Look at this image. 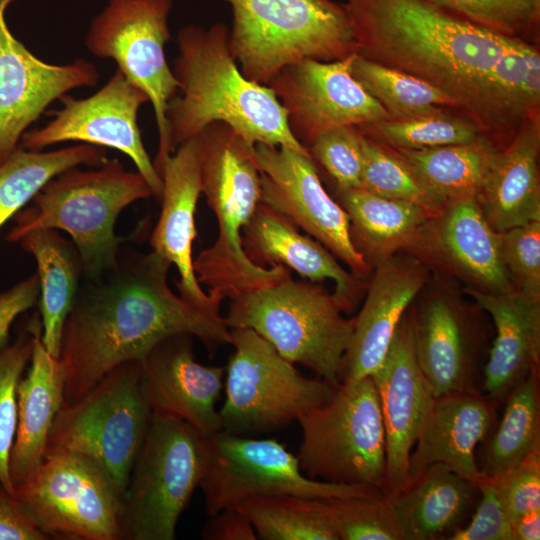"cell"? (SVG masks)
<instances>
[{
    "label": "cell",
    "instance_id": "1",
    "mask_svg": "<svg viewBox=\"0 0 540 540\" xmlns=\"http://www.w3.org/2000/svg\"><path fill=\"white\" fill-rule=\"evenodd\" d=\"M170 266L153 250L120 251L111 271L79 286L58 355L65 380L62 406L80 399L118 365L142 362L170 336L190 334L209 349L231 343L223 317L173 293Z\"/></svg>",
    "mask_w": 540,
    "mask_h": 540
},
{
    "label": "cell",
    "instance_id": "2",
    "mask_svg": "<svg viewBox=\"0 0 540 540\" xmlns=\"http://www.w3.org/2000/svg\"><path fill=\"white\" fill-rule=\"evenodd\" d=\"M355 54L443 91L497 150L509 143L496 98L494 69L519 40L428 0H346Z\"/></svg>",
    "mask_w": 540,
    "mask_h": 540
},
{
    "label": "cell",
    "instance_id": "3",
    "mask_svg": "<svg viewBox=\"0 0 540 540\" xmlns=\"http://www.w3.org/2000/svg\"><path fill=\"white\" fill-rule=\"evenodd\" d=\"M228 36L221 23L178 31L173 73L179 91L166 109L172 152L208 125L223 122L251 149L258 143L285 146L312 158L292 135L274 91L242 74Z\"/></svg>",
    "mask_w": 540,
    "mask_h": 540
},
{
    "label": "cell",
    "instance_id": "4",
    "mask_svg": "<svg viewBox=\"0 0 540 540\" xmlns=\"http://www.w3.org/2000/svg\"><path fill=\"white\" fill-rule=\"evenodd\" d=\"M201 187L217 224L214 244L193 260L199 284L209 294L238 299L291 278L283 265L269 269L244 252L242 230L260 202V172L252 150L227 124L214 122L198 136Z\"/></svg>",
    "mask_w": 540,
    "mask_h": 540
},
{
    "label": "cell",
    "instance_id": "5",
    "mask_svg": "<svg viewBox=\"0 0 540 540\" xmlns=\"http://www.w3.org/2000/svg\"><path fill=\"white\" fill-rule=\"evenodd\" d=\"M151 195L143 176L118 159L107 158L97 169L73 167L48 181L32 206L17 213L7 239L17 242L37 229L63 230L72 238L86 279H98L118 262L124 241L115 234L119 214Z\"/></svg>",
    "mask_w": 540,
    "mask_h": 540
},
{
    "label": "cell",
    "instance_id": "6",
    "mask_svg": "<svg viewBox=\"0 0 540 540\" xmlns=\"http://www.w3.org/2000/svg\"><path fill=\"white\" fill-rule=\"evenodd\" d=\"M233 25L228 44L242 74L268 85L285 66L332 62L355 53L344 4L332 0H227Z\"/></svg>",
    "mask_w": 540,
    "mask_h": 540
},
{
    "label": "cell",
    "instance_id": "7",
    "mask_svg": "<svg viewBox=\"0 0 540 540\" xmlns=\"http://www.w3.org/2000/svg\"><path fill=\"white\" fill-rule=\"evenodd\" d=\"M333 294L291 278L231 300L224 321L229 329L250 328L285 359L339 385L342 357L355 318H345Z\"/></svg>",
    "mask_w": 540,
    "mask_h": 540
},
{
    "label": "cell",
    "instance_id": "8",
    "mask_svg": "<svg viewBox=\"0 0 540 540\" xmlns=\"http://www.w3.org/2000/svg\"><path fill=\"white\" fill-rule=\"evenodd\" d=\"M297 421L302 439L296 456L304 475L386 494L385 432L371 376L340 382L328 402Z\"/></svg>",
    "mask_w": 540,
    "mask_h": 540
},
{
    "label": "cell",
    "instance_id": "9",
    "mask_svg": "<svg viewBox=\"0 0 540 540\" xmlns=\"http://www.w3.org/2000/svg\"><path fill=\"white\" fill-rule=\"evenodd\" d=\"M204 458L205 436L181 419L152 413L122 496V540H174Z\"/></svg>",
    "mask_w": 540,
    "mask_h": 540
},
{
    "label": "cell",
    "instance_id": "10",
    "mask_svg": "<svg viewBox=\"0 0 540 540\" xmlns=\"http://www.w3.org/2000/svg\"><path fill=\"white\" fill-rule=\"evenodd\" d=\"M141 367L140 361L120 364L80 399L62 406L45 451L91 459L122 496L152 417L140 389Z\"/></svg>",
    "mask_w": 540,
    "mask_h": 540
},
{
    "label": "cell",
    "instance_id": "11",
    "mask_svg": "<svg viewBox=\"0 0 540 540\" xmlns=\"http://www.w3.org/2000/svg\"><path fill=\"white\" fill-rule=\"evenodd\" d=\"M225 401L219 410L222 430L254 437L297 421L306 411L328 402L336 386L307 378L250 328H232Z\"/></svg>",
    "mask_w": 540,
    "mask_h": 540
},
{
    "label": "cell",
    "instance_id": "12",
    "mask_svg": "<svg viewBox=\"0 0 540 540\" xmlns=\"http://www.w3.org/2000/svg\"><path fill=\"white\" fill-rule=\"evenodd\" d=\"M12 494L48 539L122 540V495L105 471L83 455L46 452Z\"/></svg>",
    "mask_w": 540,
    "mask_h": 540
},
{
    "label": "cell",
    "instance_id": "13",
    "mask_svg": "<svg viewBox=\"0 0 540 540\" xmlns=\"http://www.w3.org/2000/svg\"><path fill=\"white\" fill-rule=\"evenodd\" d=\"M202 489L208 516L245 499L292 494L316 499L378 498L377 488L308 478L297 456L275 439H255L218 431L205 437Z\"/></svg>",
    "mask_w": 540,
    "mask_h": 540
},
{
    "label": "cell",
    "instance_id": "14",
    "mask_svg": "<svg viewBox=\"0 0 540 540\" xmlns=\"http://www.w3.org/2000/svg\"><path fill=\"white\" fill-rule=\"evenodd\" d=\"M173 0H108L93 18L85 38L89 52L113 59L117 68L148 96L158 130V151L153 165L160 175L173 153L166 109L178 93L165 45L171 39L168 16Z\"/></svg>",
    "mask_w": 540,
    "mask_h": 540
},
{
    "label": "cell",
    "instance_id": "15",
    "mask_svg": "<svg viewBox=\"0 0 540 540\" xmlns=\"http://www.w3.org/2000/svg\"><path fill=\"white\" fill-rule=\"evenodd\" d=\"M260 172V202L365 278L371 266L355 248L346 211L324 189L312 158L285 146L258 143L252 150Z\"/></svg>",
    "mask_w": 540,
    "mask_h": 540
},
{
    "label": "cell",
    "instance_id": "16",
    "mask_svg": "<svg viewBox=\"0 0 540 540\" xmlns=\"http://www.w3.org/2000/svg\"><path fill=\"white\" fill-rule=\"evenodd\" d=\"M62 109L40 129L24 132L22 147L40 151L65 141H81L109 147L126 154L147 182L152 195L161 200L163 182L151 161L137 124L140 107L149 102L147 94L117 68L107 83L87 98L68 94L59 99Z\"/></svg>",
    "mask_w": 540,
    "mask_h": 540
},
{
    "label": "cell",
    "instance_id": "17",
    "mask_svg": "<svg viewBox=\"0 0 540 540\" xmlns=\"http://www.w3.org/2000/svg\"><path fill=\"white\" fill-rule=\"evenodd\" d=\"M354 56L332 62L303 59L282 68L268 83L286 112L292 135L306 148L330 129L389 118L353 77Z\"/></svg>",
    "mask_w": 540,
    "mask_h": 540
},
{
    "label": "cell",
    "instance_id": "18",
    "mask_svg": "<svg viewBox=\"0 0 540 540\" xmlns=\"http://www.w3.org/2000/svg\"><path fill=\"white\" fill-rule=\"evenodd\" d=\"M407 314L417 361L434 397L482 391L486 336L476 313L456 296L435 290Z\"/></svg>",
    "mask_w": 540,
    "mask_h": 540
},
{
    "label": "cell",
    "instance_id": "19",
    "mask_svg": "<svg viewBox=\"0 0 540 540\" xmlns=\"http://www.w3.org/2000/svg\"><path fill=\"white\" fill-rule=\"evenodd\" d=\"M469 288L486 294L513 292L504 267L500 232L475 198L453 202L430 216L404 251Z\"/></svg>",
    "mask_w": 540,
    "mask_h": 540
},
{
    "label": "cell",
    "instance_id": "20",
    "mask_svg": "<svg viewBox=\"0 0 540 540\" xmlns=\"http://www.w3.org/2000/svg\"><path fill=\"white\" fill-rule=\"evenodd\" d=\"M12 1L0 0V164L52 102L99 80L95 65L84 59L55 65L33 55L6 24L5 10Z\"/></svg>",
    "mask_w": 540,
    "mask_h": 540
},
{
    "label": "cell",
    "instance_id": "21",
    "mask_svg": "<svg viewBox=\"0 0 540 540\" xmlns=\"http://www.w3.org/2000/svg\"><path fill=\"white\" fill-rule=\"evenodd\" d=\"M371 377L385 432L386 495H392L409 479V456L435 399L417 361L407 311Z\"/></svg>",
    "mask_w": 540,
    "mask_h": 540
},
{
    "label": "cell",
    "instance_id": "22",
    "mask_svg": "<svg viewBox=\"0 0 540 540\" xmlns=\"http://www.w3.org/2000/svg\"><path fill=\"white\" fill-rule=\"evenodd\" d=\"M224 372V367L197 362L192 335L177 334L142 361L140 389L152 413L181 419L207 437L222 430L216 405Z\"/></svg>",
    "mask_w": 540,
    "mask_h": 540
},
{
    "label": "cell",
    "instance_id": "23",
    "mask_svg": "<svg viewBox=\"0 0 540 540\" xmlns=\"http://www.w3.org/2000/svg\"><path fill=\"white\" fill-rule=\"evenodd\" d=\"M373 267L366 299L341 360L339 382L371 376L379 368L402 317L430 280L429 267L407 252Z\"/></svg>",
    "mask_w": 540,
    "mask_h": 540
},
{
    "label": "cell",
    "instance_id": "24",
    "mask_svg": "<svg viewBox=\"0 0 540 540\" xmlns=\"http://www.w3.org/2000/svg\"><path fill=\"white\" fill-rule=\"evenodd\" d=\"M160 176L162 208L150 238L151 248L176 266L180 279L175 284L182 298L204 311L220 315L224 299L202 290L192 259V243L196 237L194 216L202 193L197 136L176 148L165 160Z\"/></svg>",
    "mask_w": 540,
    "mask_h": 540
},
{
    "label": "cell",
    "instance_id": "25",
    "mask_svg": "<svg viewBox=\"0 0 540 540\" xmlns=\"http://www.w3.org/2000/svg\"><path fill=\"white\" fill-rule=\"evenodd\" d=\"M499 404L483 391L435 397L409 456V478L443 463L477 485L484 481L475 450L494 429Z\"/></svg>",
    "mask_w": 540,
    "mask_h": 540
},
{
    "label": "cell",
    "instance_id": "26",
    "mask_svg": "<svg viewBox=\"0 0 540 540\" xmlns=\"http://www.w3.org/2000/svg\"><path fill=\"white\" fill-rule=\"evenodd\" d=\"M243 249L261 267L283 265L311 281L331 279L334 297L343 311H351L363 288L361 278L346 271L318 241L303 235L280 213L259 202L242 230Z\"/></svg>",
    "mask_w": 540,
    "mask_h": 540
},
{
    "label": "cell",
    "instance_id": "27",
    "mask_svg": "<svg viewBox=\"0 0 540 540\" xmlns=\"http://www.w3.org/2000/svg\"><path fill=\"white\" fill-rule=\"evenodd\" d=\"M464 292L487 312L495 338L483 368L482 391L501 403L508 393L540 365V301L515 292Z\"/></svg>",
    "mask_w": 540,
    "mask_h": 540
},
{
    "label": "cell",
    "instance_id": "28",
    "mask_svg": "<svg viewBox=\"0 0 540 540\" xmlns=\"http://www.w3.org/2000/svg\"><path fill=\"white\" fill-rule=\"evenodd\" d=\"M540 116L527 121L499 150L476 201L497 232L540 221Z\"/></svg>",
    "mask_w": 540,
    "mask_h": 540
},
{
    "label": "cell",
    "instance_id": "29",
    "mask_svg": "<svg viewBox=\"0 0 540 540\" xmlns=\"http://www.w3.org/2000/svg\"><path fill=\"white\" fill-rule=\"evenodd\" d=\"M406 540L448 539L467 524L480 498L477 484L435 463L388 495Z\"/></svg>",
    "mask_w": 540,
    "mask_h": 540
},
{
    "label": "cell",
    "instance_id": "30",
    "mask_svg": "<svg viewBox=\"0 0 540 540\" xmlns=\"http://www.w3.org/2000/svg\"><path fill=\"white\" fill-rule=\"evenodd\" d=\"M41 335L39 317L29 370L17 389V427L10 456L14 487L41 464L52 424L64 402L63 369L58 358L46 350Z\"/></svg>",
    "mask_w": 540,
    "mask_h": 540
},
{
    "label": "cell",
    "instance_id": "31",
    "mask_svg": "<svg viewBox=\"0 0 540 540\" xmlns=\"http://www.w3.org/2000/svg\"><path fill=\"white\" fill-rule=\"evenodd\" d=\"M337 196L349 218L352 242L371 267L404 252L432 216L419 205L363 188L337 189Z\"/></svg>",
    "mask_w": 540,
    "mask_h": 540
},
{
    "label": "cell",
    "instance_id": "32",
    "mask_svg": "<svg viewBox=\"0 0 540 540\" xmlns=\"http://www.w3.org/2000/svg\"><path fill=\"white\" fill-rule=\"evenodd\" d=\"M20 242L37 263L41 339L46 350L58 358L63 327L79 289L81 260L74 244L56 229L31 231Z\"/></svg>",
    "mask_w": 540,
    "mask_h": 540
},
{
    "label": "cell",
    "instance_id": "33",
    "mask_svg": "<svg viewBox=\"0 0 540 540\" xmlns=\"http://www.w3.org/2000/svg\"><path fill=\"white\" fill-rule=\"evenodd\" d=\"M394 150L442 209L462 199H476L499 151L483 136L464 144Z\"/></svg>",
    "mask_w": 540,
    "mask_h": 540
},
{
    "label": "cell",
    "instance_id": "34",
    "mask_svg": "<svg viewBox=\"0 0 540 540\" xmlns=\"http://www.w3.org/2000/svg\"><path fill=\"white\" fill-rule=\"evenodd\" d=\"M502 417L482 442L479 470L493 478L540 450L539 371L532 372L505 397Z\"/></svg>",
    "mask_w": 540,
    "mask_h": 540
},
{
    "label": "cell",
    "instance_id": "35",
    "mask_svg": "<svg viewBox=\"0 0 540 540\" xmlns=\"http://www.w3.org/2000/svg\"><path fill=\"white\" fill-rule=\"evenodd\" d=\"M106 159L102 147L87 143L48 152L16 147L0 164V228L58 174Z\"/></svg>",
    "mask_w": 540,
    "mask_h": 540
},
{
    "label": "cell",
    "instance_id": "36",
    "mask_svg": "<svg viewBox=\"0 0 540 540\" xmlns=\"http://www.w3.org/2000/svg\"><path fill=\"white\" fill-rule=\"evenodd\" d=\"M262 540H339L327 499L256 496L235 506Z\"/></svg>",
    "mask_w": 540,
    "mask_h": 540
},
{
    "label": "cell",
    "instance_id": "37",
    "mask_svg": "<svg viewBox=\"0 0 540 540\" xmlns=\"http://www.w3.org/2000/svg\"><path fill=\"white\" fill-rule=\"evenodd\" d=\"M351 70L359 84L384 108L388 119H408L443 110L458 112L451 97L405 72L356 54Z\"/></svg>",
    "mask_w": 540,
    "mask_h": 540
},
{
    "label": "cell",
    "instance_id": "38",
    "mask_svg": "<svg viewBox=\"0 0 540 540\" xmlns=\"http://www.w3.org/2000/svg\"><path fill=\"white\" fill-rule=\"evenodd\" d=\"M357 128L383 145L408 150L464 144L482 136L473 122L454 110L408 119H383Z\"/></svg>",
    "mask_w": 540,
    "mask_h": 540
},
{
    "label": "cell",
    "instance_id": "39",
    "mask_svg": "<svg viewBox=\"0 0 540 540\" xmlns=\"http://www.w3.org/2000/svg\"><path fill=\"white\" fill-rule=\"evenodd\" d=\"M361 143V188L384 198L414 203L432 215L442 210L394 149L363 134Z\"/></svg>",
    "mask_w": 540,
    "mask_h": 540
},
{
    "label": "cell",
    "instance_id": "40",
    "mask_svg": "<svg viewBox=\"0 0 540 540\" xmlns=\"http://www.w3.org/2000/svg\"><path fill=\"white\" fill-rule=\"evenodd\" d=\"M38 314L18 331L15 341L0 352V486L13 493L10 456L17 427V389L30 362Z\"/></svg>",
    "mask_w": 540,
    "mask_h": 540
},
{
    "label": "cell",
    "instance_id": "41",
    "mask_svg": "<svg viewBox=\"0 0 540 540\" xmlns=\"http://www.w3.org/2000/svg\"><path fill=\"white\" fill-rule=\"evenodd\" d=\"M492 32L540 44V0H428Z\"/></svg>",
    "mask_w": 540,
    "mask_h": 540
},
{
    "label": "cell",
    "instance_id": "42",
    "mask_svg": "<svg viewBox=\"0 0 540 540\" xmlns=\"http://www.w3.org/2000/svg\"><path fill=\"white\" fill-rule=\"evenodd\" d=\"M339 540H406L390 496L327 499Z\"/></svg>",
    "mask_w": 540,
    "mask_h": 540
},
{
    "label": "cell",
    "instance_id": "43",
    "mask_svg": "<svg viewBox=\"0 0 540 540\" xmlns=\"http://www.w3.org/2000/svg\"><path fill=\"white\" fill-rule=\"evenodd\" d=\"M500 249L513 292L540 301V221L500 232Z\"/></svg>",
    "mask_w": 540,
    "mask_h": 540
},
{
    "label": "cell",
    "instance_id": "44",
    "mask_svg": "<svg viewBox=\"0 0 540 540\" xmlns=\"http://www.w3.org/2000/svg\"><path fill=\"white\" fill-rule=\"evenodd\" d=\"M362 134L355 126H342L318 135L307 147L336 183V189L361 188Z\"/></svg>",
    "mask_w": 540,
    "mask_h": 540
},
{
    "label": "cell",
    "instance_id": "45",
    "mask_svg": "<svg viewBox=\"0 0 540 540\" xmlns=\"http://www.w3.org/2000/svg\"><path fill=\"white\" fill-rule=\"evenodd\" d=\"M490 480L510 524L524 513L539 510L540 450Z\"/></svg>",
    "mask_w": 540,
    "mask_h": 540
},
{
    "label": "cell",
    "instance_id": "46",
    "mask_svg": "<svg viewBox=\"0 0 540 540\" xmlns=\"http://www.w3.org/2000/svg\"><path fill=\"white\" fill-rule=\"evenodd\" d=\"M478 487L480 498L470 521L447 540H516L490 478Z\"/></svg>",
    "mask_w": 540,
    "mask_h": 540
},
{
    "label": "cell",
    "instance_id": "47",
    "mask_svg": "<svg viewBox=\"0 0 540 540\" xmlns=\"http://www.w3.org/2000/svg\"><path fill=\"white\" fill-rule=\"evenodd\" d=\"M40 295L39 277L35 273L0 295V352L8 345L9 329L21 313L32 308Z\"/></svg>",
    "mask_w": 540,
    "mask_h": 540
},
{
    "label": "cell",
    "instance_id": "48",
    "mask_svg": "<svg viewBox=\"0 0 540 540\" xmlns=\"http://www.w3.org/2000/svg\"><path fill=\"white\" fill-rule=\"evenodd\" d=\"M0 540H48L26 516L13 494L1 486Z\"/></svg>",
    "mask_w": 540,
    "mask_h": 540
},
{
    "label": "cell",
    "instance_id": "49",
    "mask_svg": "<svg viewBox=\"0 0 540 540\" xmlns=\"http://www.w3.org/2000/svg\"><path fill=\"white\" fill-rule=\"evenodd\" d=\"M204 540H256L250 521L236 508L228 507L210 515L203 526Z\"/></svg>",
    "mask_w": 540,
    "mask_h": 540
},
{
    "label": "cell",
    "instance_id": "50",
    "mask_svg": "<svg viewBox=\"0 0 540 540\" xmlns=\"http://www.w3.org/2000/svg\"><path fill=\"white\" fill-rule=\"evenodd\" d=\"M516 540L540 539V509L533 510L517 517L511 522Z\"/></svg>",
    "mask_w": 540,
    "mask_h": 540
}]
</instances>
